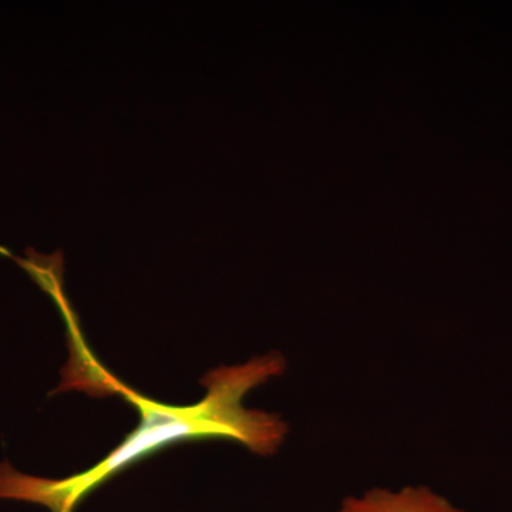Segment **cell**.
<instances>
[{
	"mask_svg": "<svg viewBox=\"0 0 512 512\" xmlns=\"http://www.w3.org/2000/svg\"><path fill=\"white\" fill-rule=\"evenodd\" d=\"M285 369L284 356L278 352L255 357L244 365L220 367L202 380L208 393L200 403L174 407L134 392L83 346L64 367L60 390H82L92 396L116 394L140 413V424L97 466L72 477L29 476L12 464L0 463V500L42 505L50 512H74L87 495L134 461L178 441L227 440L261 456L274 454L284 443L288 426L275 414L247 409L244 399L255 387L284 375Z\"/></svg>",
	"mask_w": 512,
	"mask_h": 512,
	"instance_id": "1",
	"label": "cell"
},
{
	"mask_svg": "<svg viewBox=\"0 0 512 512\" xmlns=\"http://www.w3.org/2000/svg\"><path fill=\"white\" fill-rule=\"evenodd\" d=\"M333 512H466L429 487H404L399 491L373 488L342 501Z\"/></svg>",
	"mask_w": 512,
	"mask_h": 512,
	"instance_id": "2",
	"label": "cell"
}]
</instances>
